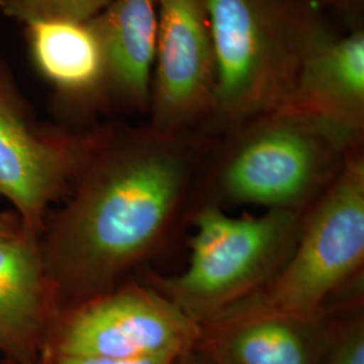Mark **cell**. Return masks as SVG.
<instances>
[{
	"label": "cell",
	"instance_id": "cell-1",
	"mask_svg": "<svg viewBox=\"0 0 364 364\" xmlns=\"http://www.w3.org/2000/svg\"><path fill=\"white\" fill-rule=\"evenodd\" d=\"M205 149L191 132L99 129L39 237L58 312L119 287L165 245L188 218Z\"/></svg>",
	"mask_w": 364,
	"mask_h": 364
},
{
	"label": "cell",
	"instance_id": "cell-2",
	"mask_svg": "<svg viewBox=\"0 0 364 364\" xmlns=\"http://www.w3.org/2000/svg\"><path fill=\"white\" fill-rule=\"evenodd\" d=\"M359 146L362 142L293 111L254 117L228 132L207 171L196 180L188 218L205 205L305 213Z\"/></svg>",
	"mask_w": 364,
	"mask_h": 364
},
{
	"label": "cell",
	"instance_id": "cell-3",
	"mask_svg": "<svg viewBox=\"0 0 364 364\" xmlns=\"http://www.w3.org/2000/svg\"><path fill=\"white\" fill-rule=\"evenodd\" d=\"M205 7L216 61L209 119L230 132L287 105L326 31L294 0H205Z\"/></svg>",
	"mask_w": 364,
	"mask_h": 364
},
{
	"label": "cell",
	"instance_id": "cell-4",
	"mask_svg": "<svg viewBox=\"0 0 364 364\" xmlns=\"http://www.w3.org/2000/svg\"><path fill=\"white\" fill-rule=\"evenodd\" d=\"M363 266L364 154L359 146L305 210L297 242L281 270L251 297L213 320L245 313L312 314L353 306L363 302Z\"/></svg>",
	"mask_w": 364,
	"mask_h": 364
},
{
	"label": "cell",
	"instance_id": "cell-5",
	"mask_svg": "<svg viewBox=\"0 0 364 364\" xmlns=\"http://www.w3.org/2000/svg\"><path fill=\"white\" fill-rule=\"evenodd\" d=\"M304 213L264 210L231 216L213 205L189 215L195 227L191 257L181 273H147L144 281L197 324L210 321L264 287L289 259Z\"/></svg>",
	"mask_w": 364,
	"mask_h": 364
},
{
	"label": "cell",
	"instance_id": "cell-6",
	"mask_svg": "<svg viewBox=\"0 0 364 364\" xmlns=\"http://www.w3.org/2000/svg\"><path fill=\"white\" fill-rule=\"evenodd\" d=\"M200 326L156 287L132 277L119 287L60 311L42 351L61 356L132 360L181 355Z\"/></svg>",
	"mask_w": 364,
	"mask_h": 364
},
{
	"label": "cell",
	"instance_id": "cell-7",
	"mask_svg": "<svg viewBox=\"0 0 364 364\" xmlns=\"http://www.w3.org/2000/svg\"><path fill=\"white\" fill-rule=\"evenodd\" d=\"M99 129L75 132L41 122L0 58V198L41 237L55 203L82 168Z\"/></svg>",
	"mask_w": 364,
	"mask_h": 364
},
{
	"label": "cell",
	"instance_id": "cell-8",
	"mask_svg": "<svg viewBox=\"0 0 364 364\" xmlns=\"http://www.w3.org/2000/svg\"><path fill=\"white\" fill-rule=\"evenodd\" d=\"M158 38L149 127L189 134L208 120L216 88V61L205 0H156Z\"/></svg>",
	"mask_w": 364,
	"mask_h": 364
},
{
	"label": "cell",
	"instance_id": "cell-9",
	"mask_svg": "<svg viewBox=\"0 0 364 364\" xmlns=\"http://www.w3.org/2000/svg\"><path fill=\"white\" fill-rule=\"evenodd\" d=\"M335 311L235 314L198 324L197 350L215 364H323L340 317Z\"/></svg>",
	"mask_w": 364,
	"mask_h": 364
},
{
	"label": "cell",
	"instance_id": "cell-10",
	"mask_svg": "<svg viewBox=\"0 0 364 364\" xmlns=\"http://www.w3.org/2000/svg\"><path fill=\"white\" fill-rule=\"evenodd\" d=\"M58 314L39 237L22 228L0 237V355L6 363L38 364Z\"/></svg>",
	"mask_w": 364,
	"mask_h": 364
},
{
	"label": "cell",
	"instance_id": "cell-11",
	"mask_svg": "<svg viewBox=\"0 0 364 364\" xmlns=\"http://www.w3.org/2000/svg\"><path fill=\"white\" fill-rule=\"evenodd\" d=\"M279 109L312 117L362 142L364 131V33L326 34L305 58L296 88Z\"/></svg>",
	"mask_w": 364,
	"mask_h": 364
},
{
	"label": "cell",
	"instance_id": "cell-12",
	"mask_svg": "<svg viewBox=\"0 0 364 364\" xmlns=\"http://www.w3.org/2000/svg\"><path fill=\"white\" fill-rule=\"evenodd\" d=\"M105 54L103 96L147 109L158 38L156 0H112L91 19Z\"/></svg>",
	"mask_w": 364,
	"mask_h": 364
},
{
	"label": "cell",
	"instance_id": "cell-13",
	"mask_svg": "<svg viewBox=\"0 0 364 364\" xmlns=\"http://www.w3.org/2000/svg\"><path fill=\"white\" fill-rule=\"evenodd\" d=\"M31 61L68 99L103 96L105 54L91 21H39L25 26Z\"/></svg>",
	"mask_w": 364,
	"mask_h": 364
},
{
	"label": "cell",
	"instance_id": "cell-14",
	"mask_svg": "<svg viewBox=\"0 0 364 364\" xmlns=\"http://www.w3.org/2000/svg\"><path fill=\"white\" fill-rule=\"evenodd\" d=\"M112 0H0V13L23 26L39 21L88 22Z\"/></svg>",
	"mask_w": 364,
	"mask_h": 364
},
{
	"label": "cell",
	"instance_id": "cell-15",
	"mask_svg": "<svg viewBox=\"0 0 364 364\" xmlns=\"http://www.w3.org/2000/svg\"><path fill=\"white\" fill-rule=\"evenodd\" d=\"M323 364H364L363 305L340 317Z\"/></svg>",
	"mask_w": 364,
	"mask_h": 364
},
{
	"label": "cell",
	"instance_id": "cell-16",
	"mask_svg": "<svg viewBox=\"0 0 364 364\" xmlns=\"http://www.w3.org/2000/svg\"><path fill=\"white\" fill-rule=\"evenodd\" d=\"M180 355H159L144 359L119 360L105 358H85V356H61L49 352H41L38 364H174Z\"/></svg>",
	"mask_w": 364,
	"mask_h": 364
},
{
	"label": "cell",
	"instance_id": "cell-17",
	"mask_svg": "<svg viewBox=\"0 0 364 364\" xmlns=\"http://www.w3.org/2000/svg\"><path fill=\"white\" fill-rule=\"evenodd\" d=\"M22 224L15 213L0 212V237L15 236L22 231Z\"/></svg>",
	"mask_w": 364,
	"mask_h": 364
},
{
	"label": "cell",
	"instance_id": "cell-18",
	"mask_svg": "<svg viewBox=\"0 0 364 364\" xmlns=\"http://www.w3.org/2000/svg\"><path fill=\"white\" fill-rule=\"evenodd\" d=\"M174 364H215L210 359H209L207 355H204L200 350H197L195 346L188 350V351L183 352L178 359L174 362Z\"/></svg>",
	"mask_w": 364,
	"mask_h": 364
},
{
	"label": "cell",
	"instance_id": "cell-19",
	"mask_svg": "<svg viewBox=\"0 0 364 364\" xmlns=\"http://www.w3.org/2000/svg\"><path fill=\"white\" fill-rule=\"evenodd\" d=\"M302 1H309V3H318V4H329L338 9H348L350 7V0H302Z\"/></svg>",
	"mask_w": 364,
	"mask_h": 364
},
{
	"label": "cell",
	"instance_id": "cell-20",
	"mask_svg": "<svg viewBox=\"0 0 364 364\" xmlns=\"http://www.w3.org/2000/svg\"><path fill=\"white\" fill-rule=\"evenodd\" d=\"M3 364H10V363H6V362H3Z\"/></svg>",
	"mask_w": 364,
	"mask_h": 364
}]
</instances>
